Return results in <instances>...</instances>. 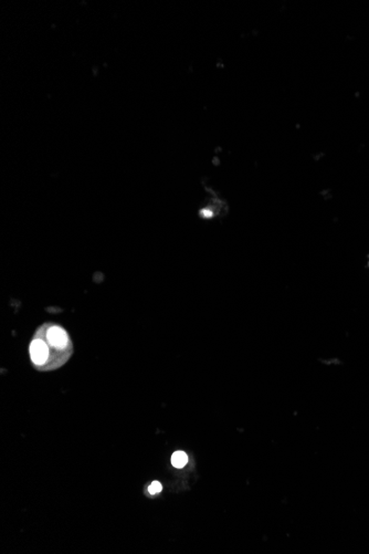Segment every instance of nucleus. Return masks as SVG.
<instances>
[{"instance_id": "nucleus-1", "label": "nucleus", "mask_w": 369, "mask_h": 554, "mask_svg": "<svg viewBox=\"0 0 369 554\" xmlns=\"http://www.w3.org/2000/svg\"><path fill=\"white\" fill-rule=\"evenodd\" d=\"M74 352L68 331L55 322H45L39 326L29 345L32 365L40 372L60 369L69 362Z\"/></svg>"}, {"instance_id": "nucleus-2", "label": "nucleus", "mask_w": 369, "mask_h": 554, "mask_svg": "<svg viewBox=\"0 0 369 554\" xmlns=\"http://www.w3.org/2000/svg\"><path fill=\"white\" fill-rule=\"evenodd\" d=\"M188 462V456L184 452H176L172 456V463L175 468H184Z\"/></svg>"}, {"instance_id": "nucleus-3", "label": "nucleus", "mask_w": 369, "mask_h": 554, "mask_svg": "<svg viewBox=\"0 0 369 554\" xmlns=\"http://www.w3.org/2000/svg\"><path fill=\"white\" fill-rule=\"evenodd\" d=\"M161 490H163V486H161L159 481H153L152 485L148 487V492H150L152 495L158 494L159 492H161Z\"/></svg>"}]
</instances>
